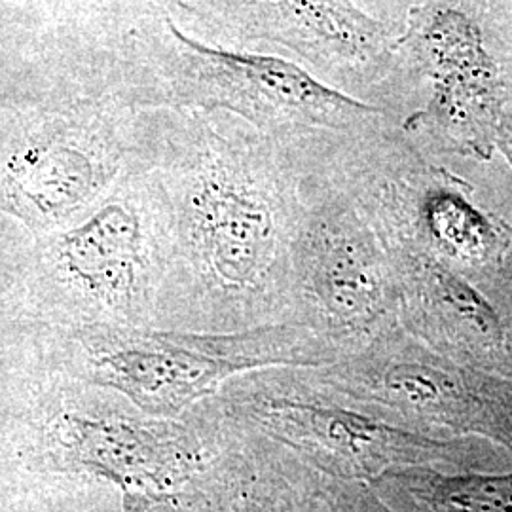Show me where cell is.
<instances>
[{
    "label": "cell",
    "instance_id": "6da1fadb",
    "mask_svg": "<svg viewBox=\"0 0 512 512\" xmlns=\"http://www.w3.org/2000/svg\"><path fill=\"white\" fill-rule=\"evenodd\" d=\"M179 129L158 181L171 243L228 293L294 287L304 202L285 150L241 118L192 112Z\"/></svg>",
    "mask_w": 512,
    "mask_h": 512
},
{
    "label": "cell",
    "instance_id": "7a4b0ae2",
    "mask_svg": "<svg viewBox=\"0 0 512 512\" xmlns=\"http://www.w3.org/2000/svg\"><path fill=\"white\" fill-rule=\"evenodd\" d=\"M509 0H420L395 31L380 107L433 158H490L507 116Z\"/></svg>",
    "mask_w": 512,
    "mask_h": 512
},
{
    "label": "cell",
    "instance_id": "3957f363",
    "mask_svg": "<svg viewBox=\"0 0 512 512\" xmlns=\"http://www.w3.org/2000/svg\"><path fill=\"white\" fill-rule=\"evenodd\" d=\"M167 31L173 40L164 63L167 101L238 116L289 154L397 124L387 110L332 86L296 59L209 46L171 21Z\"/></svg>",
    "mask_w": 512,
    "mask_h": 512
},
{
    "label": "cell",
    "instance_id": "277c9868",
    "mask_svg": "<svg viewBox=\"0 0 512 512\" xmlns=\"http://www.w3.org/2000/svg\"><path fill=\"white\" fill-rule=\"evenodd\" d=\"M304 215L294 247V289L332 329L365 330L401 304L384 239L363 207L317 167H294Z\"/></svg>",
    "mask_w": 512,
    "mask_h": 512
},
{
    "label": "cell",
    "instance_id": "5b68a950",
    "mask_svg": "<svg viewBox=\"0 0 512 512\" xmlns=\"http://www.w3.org/2000/svg\"><path fill=\"white\" fill-rule=\"evenodd\" d=\"M120 171L101 129L52 120L23 133L0 158V211L35 232H59L90 213Z\"/></svg>",
    "mask_w": 512,
    "mask_h": 512
},
{
    "label": "cell",
    "instance_id": "8992f818",
    "mask_svg": "<svg viewBox=\"0 0 512 512\" xmlns=\"http://www.w3.org/2000/svg\"><path fill=\"white\" fill-rule=\"evenodd\" d=\"M50 245L57 266L97 293L128 296L171 245L162 190L118 188L71 226L55 232Z\"/></svg>",
    "mask_w": 512,
    "mask_h": 512
},
{
    "label": "cell",
    "instance_id": "52a82bcc",
    "mask_svg": "<svg viewBox=\"0 0 512 512\" xmlns=\"http://www.w3.org/2000/svg\"><path fill=\"white\" fill-rule=\"evenodd\" d=\"M274 420L294 439L329 450L348 463L353 473H378L384 465L439 456V444L412 439L397 429L348 412L311 408L302 404L274 406Z\"/></svg>",
    "mask_w": 512,
    "mask_h": 512
},
{
    "label": "cell",
    "instance_id": "ba28073f",
    "mask_svg": "<svg viewBox=\"0 0 512 512\" xmlns=\"http://www.w3.org/2000/svg\"><path fill=\"white\" fill-rule=\"evenodd\" d=\"M399 476L433 512H512V473L446 476L420 471Z\"/></svg>",
    "mask_w": 512,
    "mask_h": 512
},
{
    "label": "cell",
    "instance_id": "9c48e42d",
    "mask_svg": "<svg viewBox=\"0 0 512 512\" xmlns=\"http://www.w3.org/2000/svg\"><path fill=\"white\" fill-rule=\"evenodd\" d=\"M353 2H357L374 18L385 21L393 31H397L403 19L406 18L408 10L420 0H353Z\"/></svg>",
    "mask_w": 512,
    "mask_h": 512
},
{
    "label": "cell",
    "instance_id": "30bf717a",
    "mask_svg": "<svg viewBox=\"0 0 512 512\" xmlns=\"http://www.w3.org/2000/svg\"><path fill=\"white\" fill-rule=\"evenodd\" d=\"M154 2H177V4H184L186 0H154Z\"/></svg>",
    "mask_w": 512,
    "mask_h": 512
}]
</instances>
